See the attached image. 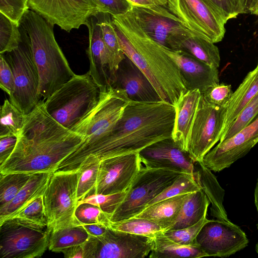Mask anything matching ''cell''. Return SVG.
<instances>
[{"instance_id":"cell-12","label":"cell","mask_w":258,"mask_h":258,"mask_svg":"<svg viewBox=\"0 0 258 258\" xmlns=\"http://www.w3.org/2000/svg\"><path fill=\"white\" fill-rule=\"evenodd\" d=\"M154 238L109 227L102 235L89 236L83 244L84 258H144L154 246Z\"/></svg>"},{"instance_id":"cell-19","label":"cell","mask_w":258,"mask_h":258,"mask_svg":"<svg viewBox=\"0 0 258 258\" xmlns=\"http://www.w3.org/2000/svg\"><path fill=\"white\" fill-rule=\"evenodd\" d=\"M142 165L152 168H169L194 174L195 163L172 137L156 142L139 153Z\"/></svg>"},{"instance_id":"cell-52","label":"cell","mask_w":258,"mask_h":258,"mask_svg":"<svg viewBox=\"0 0 258 258\" xmlns=\"http://www.w3.org/2000/svg\"><path fill=\"white\" fill-rule=\"evenodd\" d=\"M61 252L66 258H84L83 244L68 247L63 249Z\"/></svg>"},{"instance_id":"cell-24","label":"cell","mask_w":258,"mask_h":258,"mask_svg":"<svg viewBox=\"0 0 258 258\" xmlns=\"http://www.w3.org/2000/svg\"><path fill=\"white\" fill-rule=\"evenodd\" d=\"M53 172L32 174L26 184L7 205L0 208V223L42 196Z\"/></svg>"},{"instance_id":"cell-43","label":"cell","mask_w":258,"mask_h":258,"mask_svg":"<svg viewBox=\"0 0 258 258\" xmlns=\"http://www.w3.org/2000/svg\"><path fill=\"white\" fill-rule=\"evenodd\" d=\"M209 221L205 216L197 223L187 227L163 231L164 234L177 243L186 245H196L197 237L205 224Z\"/></svg>"},{"instance_id":"cell-3","label":"cell","mask_w":258,"mask_h":258,"mask_svg":"<svg viewBox=\"0 0 258 258\" xmlns=\"http://www.w3.org/2000/svg\"><path fill=\"white\" fill-rule=\"evenodd\" d=\"M111 18L124 55L145 74L161 100L176 106L187 91L177 65L142 29L132 10Z\"/></svg>"},{"instance_id":"cell-39","label":"cell","mask_w":258,"mask_h":258,"mask_svg":"<svg viewBox=\"0 0 258 258\" xmlns=\"http://www.w3.org/2000/svg\"><path fill=\"white\" fill-rule=\"evenodd\" d=\"M258 115V92L232 122L219 142L226 140L249 125Z\"/></svg>"},{"instance_id":"cell-53","label":"cell","mask_w":258,"mask_h":258,"mask_svg":"<svg viewBox=\"0 0 258 258\" xmlns=\"http://www.w3.org/2000/svg\"><path fill=\"white\" fill-rule=\"evenodd\" d=\"M254 203L258 214V178L254 190Z\"/></svg>"},{"instance_id":"cell-18","label":"cell","mask_w":258,"mask_h":258,"mask_svg":"<svg viewBox=\"0 0 258 258\" xmlns=\"http://www.w3.org/2000/svg\"><path fill=\"white\" fill-rule=\"evenodd\" d=\"M258 143V115L246 127L230 138L220 142L203 158L212 171L219 172L244 156Z\"/></svg>"},{"instance_id":"cell-40","label":"cell","mask_w":258,"mask_h":258,"mask_svg":"<svg viewBox=\"0 0 258 258\" xmlns=\"http://www.w3.org/2000/svg\"><path fill=\"white\" fill-rule=\"evenodd\" d=\"M75 217L77 225L99 223L108 227L110 222L108 216L100 208L88 203L77 205Z\"/></svg>"},{"instance_id":"cell-56","label":"cell","mask_w":258,"mask_h":258,"mask_svg":"<svg viewBox=\"0 0 258 258\" xmlns=\"http://www.w3.org/2000/svg\"><path fill=\"white\" fill-rule=\"evenodd\" d=\"M218 1H220V2H226V3H227L229 5V6H230V4H229V3L228 0H218Z\"/></svg>"},{"instance_id":"cell-1","label":"cell","mask_w":258,"mask_h":258,"mask_svg":"<svg viewBox=\"0 0 258 258\" xmlns=\"http://www.w3.org/2000/svg\"><path fill=\"white\" fill-rule=\"evenodd\" d=\"M175 116V106L170 102L131 100L109 134L88 147L76 150L61 163L57 171H76L90 156L101 161L139 153L156 142L172 137Z\"/></svg>"},{"instance_id":"cell-58","label":"cell","mask_w":258,"mask_h":258,"mask_svg":"<svg viewBox=\"0 0 258 258\" xmlns=\"http://www.w3.org/2000/svg\"><path fill=\"white\" fill-rule=\"evenodd\" d=\"M257 66L258 67V63H257Z\"/></svg>"},{"instance_id":"cell-38","label":"cell","mask_w":258,"mask_h":258,"mask_svg":"<svg viewBox=\"0 0 258 258\" xmlns=\"http://www.w3.org/2000/svg\"><path fill=\"white\" fill-rule=\"evenodd\" d=\"M22 40L20 25L0 13V53L17 49Z\"/></svg>"},{"instance_id":"cell-47","label":"cell","mask_w":258,"mask_h":258,"mask_svg":"<svg viewBox=\"0 0 258 258\" xmlns=\"http://www.w3.org/2000/svg\"><path fill=\"white\" fill-rule=\"evenodd\" d=\"M0 87L9 96L15 88L13 73L4 54L0 55Z\"/></svg>"},{"instance_id":"cell-48","label":"cell","mask_w":258,"mask_h":258,"mask_svg":"<svg viewBox=\"0 0 258 258\" xmlns=\"http://www.w3.org/2000/svg\"><path fill=\"white\" fill-rule=\"evenodd\" d=\"M17 141V136L0 138V166L7 160L13 151Z\"/></svg>"},{"instance_id":"cell-6","label":"cell","mask_w":258,"mask_h":258,"mask_svg":"<svg viewBox=\"0 0 258 258\" xmlns=\"http://www.w3.org/2000/svg\"><path fill=\"white\" fill-rule=\"evenodd\" d=\"M166 7L195 35L214 43L222 40L225 24L236 17L215 0H167Z\"/></svg>"},{"instance_id":"cell-11","label":"cell","mask_w":258,"mask_h":258,"mask_svg":"<svg viewBox=\"0 0 258 258\" xmlns=\"http://www.w3.org/2000/svg\"><path fill=\"white\" fill-rule=\"evenodd\" d=\"M22 37L18 47L4 55L14 77V90L9 96V100L27 115L40 100L38 95L39 76L29 43L22 34Z\"/></svg>"},{"instance_id":"cell-27","label":"cell","mask_w":258,"mask_h":258,"mask_svg":"<svg viewBox=\"0 0 258 258\" xmlns=\"http://www.w3.org/2000/svg\"><path fill=\"white\" fill-rule=\"evenodd\" d=\"M257 92L258 67L256 66L254 70L247 74L230 98L226 107L223 135L243 108Z\"/></svg>"},{"instance_id":"cell-29","label":"cell","mask_w":258,"mask_h":258,"mask_svg":"<svg viewBox=\"0 0 258 258\" xmlns=\"http://www.w3.org/2000/svg\"><path fill=\"white\" fill-rule=\"evenodd\" d=\"M210 204L202 189L190 193L173 224L165 231L182 229L197 223L207 215Z\"/></svg>"},{"instance_id":"cell-9","label":"cell","mask_w":258,"mask_h":258,"mask_svg":"<svg viewBox=\"0 0 258 258\" xmlns=\"http://www.w3.org/2000/svg\"><path fill=\"white\" fill-rule=\"evenodd\" d=\"M130 100L120 88L111 85L100 90L96 106L71 129L85 137L78 149L88 147L109 134Z\"/></svg>"},{"instance_id":"cell-31","label":"cell","mask_w":258,"mask_h":258,"mask_svg":"<svg viewBox=\"0 0 258 258\" xmlns=\"http://www.w3.org/2000/svg\"><path fill=\"white\" fill-rule=\"evenodd\" d=\"M103 17L97 21L100 26L103 38L108 51L111 66V86L113 84L116 72L125 55L120 46L114 27L108 14L102 13Z\"/></svg>"},{"instance_id":"cell-37","label":"cell","mask_w":258,"mask_h":258,"mask_svg":"<svg viewBox=\"0 0 258 258\" xmlns=\"http://www.w3.org/2000/svg\"><path fill=\"white\" fill-rule=\"evenodd\" d=\"M31 175L18 172L1 174L0 208L5 206L15 198L26 184Z\"/></svg>"},{"instance_id":"cell-57","label":"cell","mask_w":258,"mask_h":258,"mask_svg":"<svg viewBox=\"0 0 258 258\" xmlns=\"http://www.w3.org/2000/svg\"><path fill=\"white\" fill-rule=\"evenodd\" d=\"M255 250H256L257 253L258 254V242L256 245Z\"/></svg>"},{"instance_id":"cell-26","label":"cell","mask_w":258,"mask_h":258,"mask_svg":"<svg viewBox=\"0 0 258 258\" xmlns=\"http://www.w3.org/2000/svg\"><path fill=\"white\" fill-rule=\"evenodd\" d=\"M189 194L174 197L148 206L132 218L148 220L160 226L163 231L172 225Z\"/></svg>"},{"instance_id":"cell-20","label":"cell","mask_w":258,"mask_h":258,"mask_svg":"<svg viewBox=\"0 0 258 258\" xmlns=\"http://www.w3.org/2000/svg\"><path fill=\"white\" fill-rule=\"evenodd\" d=\"M161 46L177 65L187 90L198 89L202 93L219 83L217 68L181 51H174Z\"/></svg>"},{"instance_id":"cell-28","label":"cell","mask_w":258,"mask_h":258,"mask_svg":"<svg viewBox=\"0 0 258 258\" xmlns=\"http://www.w3.org/2000/svg\"><path fill=\"white\" fill-rule=\"evenodd\" d=\"M154 246L148 255L150 258L190 257L208 256L198 244L186 245L173 241L165 236L163 232L154 238Z\"/></svg>"},{"instance_id":"cell-44","label":"cell","mask_w":258,"mask_h":258,"mask_svg":"<svg viewBox=\"0 0 258 258\" xmlns=\"http://www.w3.org/2000/svg\"><path fill=\"white\" fill-rule=\"evenodd\" d=\"M232 93L230 85L219 83L209 88L202 94L211 104L225 107L227 106Z\"/></svg>"},{"instance_id":"cell-54","label":"cell","mask_w":258,"mask_h":258,"mask_svg":"<svg viewBox=\"0 0 258 258\" xmlns=\"http://www.w3.org/2000/svg\"><path fill=\"white\" fill-rule=\"evenodd\" d=\"M251 14L258 15V0H254L253 8Z\"/></svg>"},{"instance_id":"cell-17","label":"cell","mask_w":258,"mask_h":258,"mask_svg":"<svg viewBox=\"0 0 258 258\" xmlns=\"http://www.w3.org/2000/svg\"><path fill=\"white\" fill-rule=\"evenodd\" d=\"M142 166L139 153L101 160L97 183L93 194L109 195L127 190Z\"/></svg>"},{"instance_id":"cell-4","label":"cell","mask_w":258,"mask_h":258,"mask_svg":"<svg viewBox=\"0 0 258 258\" xmlns=\"http://www.w3.org/2000/svg\"><path fill=\"white\" fill-rule=\"evenodd\" d=\"M52 27L30 9L20 23V31L29 43L38 71V95L43 100L75 75L55 39Z\"/></svg>"},{"instance_id":"cell-33","label":"cell","mask_w":258,"mask_h":258,"mask_svg":"<svg viewBox=\"0 0 258 258\" xmlns=\"http://www.w3.org/2000/svg\"><path fill=\"white\" fill-rule=\"evenodd\" d=\"M0 115V138L17 136L23 126L26 115L7 99L1 107Z\"/></svg>"},{"instance_id":"cell-15","label":"cell","mask_w":258,"mask_h":258,"mask_svg":"<svg viewBox=\"0 0 258 258\" xmlns=\"http://www.w3.org/2000/svg\"><path fill=\"white\" fill-rule=\"evenodd\" d=\"M29 9L53 26L70 32L86 25L89 19L101 13L96 0H27Z\"/></svg>"},{"instance_id":"cell-14","label":"cell","mask_w":258,"mask_h":258,"mask_svg":"<svg viewBox=\"0 0 258 258\" xmlns=\"http://www.w3.org/2000/svg\"><path fill=\"white\" fill-rule=\"evenodd\" d=\"M132 10L145 32L166 48L178 51L181 44L187 38L197 36L167 7L133 6Z\"/></svg>"},{"instance_id":"cell-25","label":"cell","mask_w":258,"mask_h":258,"mask_svg":"<svg viewBox=\"0 0 258 258\" xmlns=\"http://www.w3.org/2000/svg\"><path fill=\"white\" fill-rule=\"evenodd\" d=\"M196 163L194 176L211 204V215L219 220L229 221L223 204L224 190L219 184L215 175L202 161Z\"/></svg>"},{"instance_id":"cell-2","label":"cell","mask_w":258,"mask_h":258,"mask_svg":"<svg viewBox=\"0 0 258 258\" xmlns=\"http://www.w3.org/2000/svg\"><path fill=\"white\" fill-rule=\"evenodd\" d=\"M85 141V137L56 121L40 100L26 115L15 147L0 166V173L54 172L69 156Z\"/></svg>"},{"instance_id":"cell-21","label":"cell","mask_w":258,"mask_h":258,"mask_svg":"<svg viewBox=\"0 0 258 258\" xmlns=\"http://www.w3.org/2000/svg\"><path fill=\"white\" fill-rule=\"evenodd\" d=\"M112 86L124 90L132 101L155 102L161 100L147 76L126 56L119 65Z\"/></svg>"},{"instance_id":"cell-16","label":"cell","mask_w":258,"mask_h":258,"mask_svg":"<svg viewBox=\"0 0 258 258\" xmlns=\"http://www.w3.org/2000/svg\"><path fill=\"white\" fill-rule=\"evenodd\" d=\"M244 232L230 221L209 220L197 237V242L208 256L228 257L248 243Z\"/></svg>"},{"instance_id":"cell-42","label":"cell","mask_w":258,"mask_h":258,"mask_svg":"<svg viewBox=\"0 0 258 258\" xmlns=\"http://www.w3.org/2000/svg\"><path fill=\"white\" fill-rule=\"evenodd\" d=\"M127 192V190L122 192L109 195L91 194L79 201L78 204L88 203L97 206L106 214L109 218L111 215L122 202Z\"/></svg>"},{"instance_id":"cell-8","label":"cell","mask_w":258,"mask_h":258,"mask_svg":"<svg viewBox=\"0 0 258 258\" xmlns=\"http://www.w3.org/2000/svg\"><path fill=\"white\" fill-rule=\"evenodd\" d=\"M183 173L169 168H152L142 165L125 198L109 217L110 221L127 219L139 214Z\"/></svg>"},{"instance_id":"cell-5","label":"cell","mask_w":258,"mask_h":258,"mask_svg":"<svg viewBox=\"0 0 258 258\" xmlns=\"http://www.w3.org/2000/svg\"><path fill=\"white\" fill-rule=\"evenodd\" d=\"M100 90L88 72L75 75L44 100L49 115L71 130L97 105Z\"/></svg>"},{"instance_id":"cell-13","label":"cell","mask_w":258,"mask_h":258,"mask_svg":"<svg viewBox=\"0 0 258 258\" xmlns=\"http://www.w3.org/2000/svg\"><path fill=\"white\" fill-rule=\"evenodd\" d=\"M226 107L211 104L201 93L187 145V153L195 163L202 161L220 141L224 132Z\"/></svg>"},{"instance_id":"cell-7","label":"cell","mask_w":258,"mask_h":258,"mask_svg":"<svg viewBox=\"0 0 258 258\" xmlns=\"http://www.w3.org/2000/svg\"><path fill=\"white\" fill-rule=\"evenodd\" d=\"M80 172H53L43 195L47 228L51 232L77 225V186Z\"/></svg>"},{"instance_id":"cell-49","label":"cell","mask_w":258,"mask_h":258,"mask_svg":"<svg viewBox=\"0 0 258 258\" xmlns=\"http://www.w3.org/2000/svg\"><path fill=\"white\" fill-rule=\"evenodd\" d=\"M234 12L239 14L251 13L254 0H229Z\"/></svg>"},{"instance_id":"cell-23","label":"cell","mask_w":258,"mask_h":258,"mask_svg":"<svg viewBox=\"0 0 258 258\" xmlns=\"http://www.w3.org/2000/svg\"><path fill=\"white\" fill-rule=\"evenodd\" d=\"M201 96L198 89L188 90L175 106L176 116L172 138L187 152L188 137Z\"/></svg>"},{"instance_id":"cell-46","label":"cell","mask_w":258,"mask_h":258,"mask_svg":"<svg viewBox=\"0 0 258 258\" xmlns=\"http://www.w3.org/2000/svg\"><path fill=\"white\" fill-rule=\"evenodd\" d=\"M99 5L102 13L111 16L124 15L130 12L133 6L126 0H96Z\"/></svg>"},{"instance_id":"cell-35","label":"cell","mask_w":258,"mask_h":258,"mask_svg":"<svg viewBox=\"0 0 258 258\" xmlns=\"http://www.w3.org/2000/svg\"><path fill=\"white\" fill-rule=\"evenodd\" d=\"M108 227L117 231L152 238L163 232L160 226L153 222L137 218H131L115 222L110 221Z\"/></svg>"},{"instance_id":"cell-34","label":"cell","mask_w":258,"mask_h":258,"mask_svg":"<svg viewBox=\"0 0 258 258\" xmlns=\"http://www.w3.org/2000/svg\"><path fill=\"white\" fill-rule=\"evenodd\" d=\"M100 161L88 157L78 170L80 172L77 186V199L81 200L93 194L97 183Z\"/></svg>"},{"instance_id":"cell-30","label":"cell","mask_w":258,"mask_h":258,"mask_svg":"<svg viewBox=\"0 0 258 258\" xmlns=\"http://www.w3.org/2000/svg\"><path fill=\"white\" fill-rule=\"evenodd\" d=\"M178 51L184 52L205 63L218 69L220 64L218 48L214 43L193 35L187 38Z\"/></svg>"},{"instance_id":"cell-50","label":"cell","mask_w":258,"mask_h":258,"mask_svg":"<svg viewBox=\"0 0 258 258\" xmlns=\"http://www.w3.org/2000/svg\"><path fill=\"white\" fill-rule=\"evenodd\" d=\"M90 236L97 237L103 235L106 231L107 226L99 223L82 225Z\"/></svg>"},{"instance_id":"cell-36","label":"cell","mask_w":258,"mask_h":258,"mask_svg":"<svg viewBox=\"0 0 258 258\" xmlns=\"http://www.w3.org/2000/svg\"><path fill=\"white\" fill-rule=\"evenodd\" d=\"M201 189L194 174L183 173L171 185L152 200L146 207L174 197L192 193Z\"/></svg>"},{"instance_id":"cell-22","label":"cell","mask_w":258,"mask_h":258,"mask_svg":"<svg viewBox=\"0 0 258 258\" xmlns=\"http://www.w3.org/2000/svg\"><path fill=\"white\" fill-rule=\"evenodd\" d=\"M87 53L90 61L88 72L100 90L111 85L110 59L101 31L98 28L89 32Z\"/></svg>"},{"instance_id":"cell-55","label":"cell","mask_w":258,"mask_h":258,"mask_svg":"<svg viewBox=\"0 0 258 258\" xmlns=\"http://www.w3.org/2000/svg\"><path fill=\"white\" fill-rule=\"evenodd\" d=\"M215 1H217V2H218L221 3H223V4H225V5H226V6L228 7V8L231 10V11L233 13H233V11H232V9L231 8L230 6H229V5L227 3H226V2H220V1H218V0H215Z\"/></svg>"},{"instance_id":"cell-51","label":"cell","mask_w":258,"mask_h":258,"mask_svg":"<svg viewBox=\"0 0 258 258\" xmlns=\"http://www.w3.org/2000/svg\"><path fill=\"white\" fill-rule=\"evenodd\" d=\"M133 6L151 7L162 6L166 7L167 0H126Z\"/></svg>"},{"instance_id":"cell-41","label":"cell","mask_w":258,"mask_h":258,"mask_svg":"<svg viewBox=\"0 0 258 258\" xmlns=\"http://www.w3.org/2000/svg\"><path fill=\"white\" fill-rule=\"evenodd\" d=\"M9 218H17L47 227L43 195L36 198L23 209L7 219Z\"/></svg>"},{"instance_id":"cell-10","label":"cell","mask_w":258,"mask_h":258,"mask_svg":"<svg viewBox=\"0 0 258 258\" xmlns=\"http://www.w3.org/2000/svg\"><path fill=\"white\" fill-rule=\"evenodd\" d=\"M51 232L47 227L17 218L0 223L2 258H34L41 256L48 248Z\"/></svg>"},{"instance_id":"cell-45","label":"cell","mask_w":258,"mask_h":258,"mask_svg":"<svg viewBox=\"0 0 258 258\" xmlns=\"http://www.w3.org/2000/svg\"><path fill=\"white\" fill-rule=\"evenodd\" d=\"M29 9L27 0H0V13L18 25Z\"/></svg>"},{"instance_id":"cell-32","label":"cell","mask_w":258,"mask_h":258,"mask_svg":"<svg viewBox=\"0 0 258 258\" xmlns=\"http://www.w3.org/2000/svg\"><path fill=\"white\" fill-rule=\"evenodd\" d=\"M88 234L82 225H74L51 232L48 249L55 252L68 247L83 244L88 239Z\"/></svg>"}]
</instances>
